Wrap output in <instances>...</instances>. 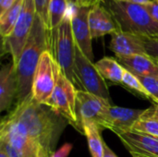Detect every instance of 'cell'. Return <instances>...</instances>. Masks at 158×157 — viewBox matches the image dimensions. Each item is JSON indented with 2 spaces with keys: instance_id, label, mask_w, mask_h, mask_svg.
<instances>
[{
  "instance_id": "obj_1",
  "label": "cell",
  "mask_w": 158,
  "mask_h": 157,
  "mask_svg": "<svg viewBox=\"0 0 158 157\" xmlns=\"http://www.w3.org/2000/svg\"><path fill=\"white\" fill-rule=\"evenodd\" d=\"M6 117L14 121L19 129L49 156L55 152L60 134L68 123L50 107L37 103L31 94L24 101L17 103Z\"/></svg>"
},
{
  "instance_id": "obj_2",
  "label": "cell",
  "mask_w": 158,
  "mask_h": 157,
  "mask_svg": "<svg viewBox=\"0 0 158 157\" xmlns=\"http://www.w3.org/2000/svg\"><path fill=\"white\" fill-rule=\"evenodd\" d=\"M50 48V31L36 13L34 23L22 50L16 74L18 81L17 103H20L31 94L32 81L42 55Z\"/></svg>"
},
{
  "instance_id": "obj_3",
  "label": "cell",
  "mask_w": 158,
  "mask_h": 157,
  "mask_svg": "<svg viewBox=\"0 0 158 157\" xmlns=\"http://www.w3.org/2000/svg\"><path fill=\"white\" fill-rule=\"evenodd\" d=\"M102 4L113 16L119 31L147 37L158 34V23L143 6L118 0H105Z\"/></svg>"
},
{
  "instance_id": "obj_4",
  "label": "cell",
  "mask_w": 158,
  "mask_h": 157,
  "mask_svg": "<svg viewBox=\"0 0 158 157\" xmlns=\"http://www.w3.org/2000/svg\"><path fill=\"white\" fill-rule=\"evenodd\" d=\"M76 43L71 29L70 12L69 10L65 19L57 27L50 31V48L55 61L61 72L75 86L77 81L74 74Z\"/></svg>"
},
{
  "instance_id": "obj_5",
  "label": "cell",
  "mask_w": 158,
  "mask_h": 157,
  "mask_svg": "<svg viewBox=\"0 0 158 157\" xmlns=\"http://www.w3.org/2000/svg\"><path fill=\"white\" fill-rule=\"evenodd\" d=\"M76 86L59 70L56 85L45 105L57 115L63 117L68 123L83 134L76 110Z\"/></svg>"
},
{
  "instance_id": "obj_6",
  "label": "cell",
  "mask_w": 158,
  "mask_h": 157,
  "mask_svg": "<svg viewBox=\"0 0 158 157\" xmlns=\"http://www.w3.org/2000/svg\"><path fill=\"white\" fill-rule=\"evenodd\" d=\"M74 74L79 90H82L109 100L110 94L105 78L91 61L76 45L74 58ZM110 101V100H109Z\"/></svg>"
},
{
  "instance_id": "obj_7",
  "label": "cell",
  "mask_w": 158,
  "mask_h": 157,
  "mask_svg": "<svg viewBox=\"0 0 158 157\" xmlns=\"http://www.w3.org/2000/svg\"><path fill=\"white\" fill-rule=\"evenodd\" d=\"M36 16V7L34 0H25L19 18L12 33L3 40V52L9 54L12 57V63L16 66L19 60L22 50L31 31Z\"/></svg>"
},
{
  "instance_id": "obj_8",
  "label": "cell",
  "mask_w": 158,
  "mask_h": 157,
  "mask_svg": "<svg viewBox=\"0 0 158 157\" xmlns=\"http://www.w3.org/2000/svg\"><path fill=\"white\" fill-rule=\"evenodd\" d=\"M59 70L51 52L45 51L40 58L32 81L31 96L37 103L46 105L56 85Z\"/></svg>"
},
{
  "instance_id": "obj_9",
  "label": "cell",
  "mask_w": 158,
  "mask_h": 157,
  "mask_svg": "<svg viewBox=\"0 0 158 157\" xmlns=\"http://www.w3.org/2000/svg\"><path fill=\"white\" fill-rule=\"evenodd\" d=\"M110 106L109 100L77 89L76 110L81 128L84 123H94L101 130H108L107 111Z\"/></svg>"
},
{
  "instance_id": "obj_10",
  "label": "cell",
  "mask_w": 158,
  "mask_h": 157,
  "mask_svg": "<svg viewBox=\"0 0 158 157\" xmlns=\"http://www.w3.org/2000/svg\"><path fill=\"white\" fill-rule=\"evenodd\" d=\"M0 143L13 148L20 157H36L37 155L38 145L6 117L2 119L0 124Z\"/></svg>"
},
{
  "instance_id": "obj_11",
  "label": "cell",
  "mask_w": 158,
  "mask_h": 157,
  "mask_svg": "<svg viewBox=\"0 0 158 157\" xmlns=\"http://www.w3.org/2000/svg\"><path fill=\"white\" fill-rule=\"evenodd\" d=\"M71 29L76 45L91 61L94 60V52L92 45V34L89 27L88 16L90 7L81 6H70Z\"/></svg>"
},
{
  "instance_id": "obj_12",
  "label": "cell",
  "mask_w": 158,
  "mask_h": 157,
  "mask_svg": "<svg viewBox=\"0 0 158 157\" xmlns=\"http://www.w3.org/2000/svg\"><path fill=\"white\" fill-rule=\"evenodd\" d=\"M115 134L131 154L158 157V139L133 130L117 131Z\"/></svg>"
},
{
  "instance_id": "obj_13",
  "label": "cell",
  "mask_w": 158,
  "mask_h": 157,
  "mask_svg": "<svg viewBox=\"0 0 158 157\" xmlns=\"http://www.w3.org/2000/svg\"><path fill=\"white\" fill-rule=\"evenodd\" d=\"M88 21L93 39H97L106 34H113L119 31L113 16L102 3L95 4L90 7Z\"/></svg>"
},
{
  "instance_id": "obj_14",
  "label": "cell",
  "mask_w": 158,
  "mask_h": 157,
  "mask_svg": "<svg viewBox=\"0 0 158 157\" xmlns=\"http://www.w3.org/2000/svg\"><path fill=\"white\" fill-rule=\"evenodd\" d=\"M109 48L114 52L117 58L134 55H146L143 36L121 31L112 34Z\"/></svg>"
},
{
  "instance_id": "obj_15",
  "label": "cell",
  "mask_w": 158,
  "mask_h": 157,
  "mask_svg": "<svg viewBox=\"0 0 158 157\" xmlns=\"http://www.w3.org/2000/svg\"><path fill=\"white\" fill-rule=\"evenodd\" d=\"M145 109H131L111 105L107 111L108 130L117 131L131 130L134 124L143 117Z\"/></svg>"
},
{
  "instance_id": "obj_16",
  "label": "cell",
  "mask_w": 158,
  "mask_h": 157,
  "mask_svg": "<svg viewBox=\"0 0 158 157\" xmlns=\"http://www.w3.org/2000/svg\"><path fill=\"white\" fill-rule=\"evenodd\" d=\"M18 96V81L16 68L8 63L0 71V112L8 110Z\"/></svg>"
},
{
  "instance_id": "obj_17",
  "label": "cell",
  "mask_w": 158,
  "mask_h": 157,
  "mask_svg": "<svg viewBox=\"0 0 158 157\" xmlns=\"http://www.w3.org/2000/svg\"><path fill=\"white\" fill-rule=\"evenodd\" d=\"M118 62L135 76H152L158 78V64L146 55H134L117 58Z\"/></svg>"
},
{
  "instance_id": "obj_18",
  "label": "cell",
  "mask_w": 158,
  "mask_h": 157,
  "mask_svg": "<svg viewBox=\"0 0 158 157\" xmlns=\"http://www.w3.org/2000/svg\"><path fill=\"white\" fill-rule=\"evenodd\" d=\"M95 66L105 80L110 81L116 84H121L125 68L113 57L105 56L95 63Z\"/></svg>"
},
{
  "instance_id": "obj_19",
  "label": "cell",
  "mask_w": 158,
  "mask_h": 157,
  "mask_svg": "<svg viewBox=\"0 0 158 157\" xmlns=\"http://www.w3.org/2000/svg\"><path fill=\"white\" fill-rule=\"evenodd\" d=\"M25 0H17L5 13L0 15V34L2 39L7 38L13 31L19 18Z\"/></svg>"
},
{
  "instance_id": "obj_20",
  "label": "cell",
  "mask_w": 158,
  "mask_h": 157,
  "mask_svg": "<svg viewBox=\"0 0 158 157\" xmlns=\"http://www.w3.org/2000/svg\"><path fill=\"white\" fill-rule=\"evenodd\" d=\"M83 135L86 136L88 147L92 157H104V143L101 137V130L94 123H84L82 125Z\"/></svg>"
},
{
  "instance_id": "obj_21",
  "label": "cell",
  "mask_w": 158,
  "mask_h": 157,
  "mask_svg": "<svg viewBox=\"0 0 158 157\" xmlns=\"http://www.w3.org/2000/svg\"><path fill=\"white\" fill-rule=\"evenodd\" d=\"M69 4L67 0H51L48 9L49 31L57 27L65 19L69 10Z\"/></svg>"
},
{
  "instance_id": "obj_22",
  "label": "cell",
  "mask_w": 158,
  "mask_h": 157,
  "mask_svg": "<svg viewBox=\"0 0 158 157\" xmlns=\"http://www.w3.org/2000/svg\"><path fill=\"white\" fill-rule=\"evenodd\" d=\"M121 84L124 87H126V88H128L130 90H132L133 92L137 93L138 94H140L142 96H144L148 100H150V101L152 100V96L146 91V89L143 87V85L142 84L140 80L137 78V76H135L131 72L128 71L127 69H125Z\"/></svg>"
},
{
  "instance_id": "obj_23",
  "label": "cell",
  "mask_w": 158,
  "mask_h": 157,
  "mask_svg": "<svg viewBox=\"0 0 158 157\" xmlns=\"http://www.w3.org/2000/svg\"><path fill=\"white\" fill-rule=\"evenodd\" d=\"M131 130L158 139V119L140 118L134 124Z\"/></svg>"
},
{
  "instance_id": "obj_24",
  "label": "cell",
  "mask_w": 158,
  "mask_h": 157,
  "mask_svg": "<svg viewBox=\"0 0 158 157\" xmlns=\"http://www.w3.org/2000/svg\"><path fill=\"white\" fill-rule=\"evenodd\" d=\"M137 78L152 96L151 102H158V78L152 76H137Z\"/></svg>"
},
{
  "instance_id": "obj_25",
  "label": "cell",
  "mask_w": 158,
  "mask_h": 157,
  "mask_svg": "<svg viewBox=\"0 0 158 157\" xmlns=\"http://www.w3.org/2000/svg\"><path fill=\"white\" fill-rule=\"evenodd\" d=\"M143 42H144V48L146 55L158 61V39L155 37H147L143 36Z\"/></svg>"
},
{
  "instance_id": "obj_26",
  "label": "cell",
  "mask_w": 158,
  "mask_h": 157,
  "mask_svg": "<svg viewBox=\"0 0 158 157\" xmlns=\"http://www.w3.org/2000/svg\"><path fill=\"white\" fill-rule=\"evenodd\" d=\"M35 1V7L36 13L44 22L45 26L49 30V19H48V9L49 4L51 0H34Z\"/></svg>"
},
{
  "instance_id": "obj_27",
  "label": "cell",
  "mask_w": 158,
  "mask_h": 157,
  "mask_svg": "<svg viewBox=\"0 0 158 157\" xmlns=\"http://www.w3.org/2000/svg\"><path fill=\"white\" fill-rule=\"evenodd\" d=\"M143 7L147 10L149 15L158 23V2L156 0H152L146 5H143Z\"/></svg>"
},
{
  "instance_id": "obj_28",
  "label": "cell",
  "mask_w": 158,
  "mask_h": 157,
  "mask_svg": "<svg viewBox=\"0 0 158 157\" xmlns=\"http://www.w3.org/2000/svg\"><path fill=\"white\" fill-rule=\"evenodd\" d=\"M72 148H73V144L67 143L63 144L57 151L54 152L50 157H68L69 155Z\"/></svg>"
},
{
  "instance_id": "obj_29",
  "label": "cell",
  "mask_w": 158,
  "mask_h": 157,
  "mask_svg": "<svg viewBox=\"0 0 158 157\" xmlns=\"http://www.w3.org/2000/svg\"><path fill=\"white\" fill-rule=\"evenodd\" d=\"M141 118H153L158 119V103H153V105L145 109Z\"/></svg>"
},
{
  "instance_id": "obj_30",
  "label": "cell",
  "mask_w": 158,
  "mask_h": 157,
  "mask_svg": "<svg viewBox=\"0 0 158 157\" xmlns=\"http://www.w3.org/2000/svg\"><path fill=\"white\" fill-rule=\"evenodd\" d=\"M17 0H0V15L5 13Z\"/></svg>"
},
{
  "instance_id": "obj_31",
  "label": "cell",
  "mask_w": 158,
  "mask_h": 157,
  "mask_svg": "<svg viewBox=\"0 0 158 157\" xmlns=\"http://www.w3.org/2000/svg\"><path fill=\"white\" fill-rule=\"evenodd\" d=\"M105 0H79V6L91 7L95 4L103 3Z\"/></svg>"
},
{
  "instance_id": "obj_32",
  "label": "cell",
  "mask_w": 158,
  "mask_h": 157,
  "mask_svg": "<svg viewBox=\"0 0 158 157\" xmlns=\"http://www.w3.org/2000/svg\"><path fill=\"white\" fill-rule=\"evenodd\" d=\"M104 149H105V152H104V157H118L117 155L108 147V145L105 143H104Z\"/></svg>"
},
{
  "instance_id": "obj_33",
  "label": "cell",
  "mask_w": 158,
  "mask_h": 157,
  "mask_svg": "<svg viewBox=\"0 0 158 157\" xmlns=\"http://www.w3.org/2000/svg\"><path fill=\"white\" fill-rule=\"evenodd\" d=\"M118 1H123V2H129V3H133V4H138V5H146L152 0H118Z\"/></svg>"
},
{
  "instance_id": "obj_34",
  "label": "cell",
  "mask_w": 158,
  "mask_h": 157,
  "mask_svg": "<svg viewBox=\"0 0 158 157\" xmlns=\"http://www.w3.org/2000/svg\"><path fill=\"white\" fill-rule=\"evenodd\" d=\"M36 157H50L42 148L38 147V150H37V155H36Z\"/></svg>"
},
{
  "instance_id": "obj_35",
  "label": "cell",
  "mask_w": 158,
  "mask_h": 157,
  "mask_svg": "<svg viewBox=\"0 0 158 157\" xmlns=\"http://www.w3.org/2000/svg\"><path fill=\"white\" fill-rule=\"evenodd\" d=\"M0 157H9L7 153L2 147H0Z\"/></svg>"
},
{
  "instance_id": "obj_36",
  "label": "cell",
  "mask_w": 158,
  "mask_h": 157,
  "mask_svg": "<svg viewBox=\"0 0 158 157\" xmlns=\"http://www.w3.org/2000/svg\"><path fill=\"white\" fill-rule=\"evenodd\" d=\"M69 6H79V0H67Z\"/></svg>"
},
{
  "instance_id": "obj_37",
  "label": "cell",
  "mask_w": 158,
  "mask_h": 157,
  "mask_svg": "<svg viewBox=\"0 0 158 157\" xmlns=\"http://www.w3.org/2000/svg\"><path fill=\"white\" fill-rule=\"evenodd\" d=\"M132 157H147V156H144V155H137V154H131Z\"/></svg>"
},
{
  "instance_id": "obj_38",
  "label": "cell",
  "mask_w": 158,
  "mask_h": 157,
  "mask_svg": "<svg viewBox=\"0 0 158 157\" xmlns=\"http://www.w3.org/2000/svg\"><path fill=\"white\" fill-rule=\"evenodd\" d=\"M155 38H156V39H158V34H157V35H156V36H155Z\"/></svg>"
},
{
  "instance_id": "obj_39",
  "label": "cell",
  "mask_w": 158,
  "mask_h": 157,
  "mask_svg": "<svg viewBox=\"0 0 158 157\" xmlns=\"http://www.w3.org/2000/svg\"><path fill=\"white\" fill-rule=\"evenodd\" d=\"M154 103H158V102H154Z\"/></svg>"
},
{
  "instance_id": "obj_40",
  "label": "cell",
  "mask_w": 158,
  "mask_h": 157,
  "mask_svg": "<svg viewBox=\"0 0 158 157\" xmlns=\"http://www.w3.org/2000/svg\"><path fill=\"white\" fill-rule=\"evenodd\" d=\"M156 1H157V2H158V0H156Z\"/></svg>"
},
{
  "instance_id": "obj_41",
  "label": "cell",
  "mask_w": 158,
  "mask_h": 157,
  "mask_svg": "<svg viewBox=\"0 0 158 157\" xmlns=\"http://www.w3.org/2000/svg\"><path fill=\"white\" fill-rule=\"evenodd\" d=\"M157 64H158V61H157Z\"/></svg>"
}]
</instances>
